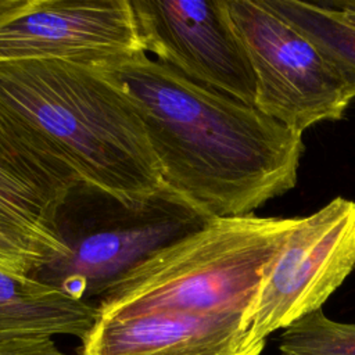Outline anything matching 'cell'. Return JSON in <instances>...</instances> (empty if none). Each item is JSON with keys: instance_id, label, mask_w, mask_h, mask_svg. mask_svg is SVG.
<instances>
[{"instance_id": "obj_1", "label": "cell", "mask_w": 355, "mask_h": 355, "mask_svg": "<svg viewBox=\"0 0 355 355\" xmlns=\"http://www.w3.org/2000/svg\"><path fill=\"white\" fill-rule=\"evenodd\" d=\"M97 67L133 101L164 183L209 219L250 215L295 186L301 133L144 51Z\"/></svg>"}, {"instance_id": "obj_2", "label": "cell", "mask_w": 355, "mask_h": 355, "mask_svg": "<svg viewBox=\"0 0 355 355\" xmlns=\"http://www.w3.org/2000/svg\"><path fill=\"white\" fill-rule=\"evenodd\" d=\"M0 133L67 190L143 205L165 186L133 101L97 65L0 61Z\"/></svg>"}, {"instance_id": "obj_3", "label": "cell", "mask_w": 355, "mask_h": 355, "mask_svg": "<svg viewBox=\"0 0 355 355\" xmlns=\"http://www.w3.org/2000/svg\"><path fill=\"white\" fill-rule=\"evenodd\" d=\"M300 218H214L159 248L98 302L101 311L179 305L208 313L250 309Z\"/></svg>"}, {"instance_id": "obj_4", "label": "cell", "mask_w": 355, "mask_h": 355, "mask_svg": "<svg viewBox=\"0 0 355 355\" xmlns=\"http://www.w3.org/2000/svg\"><path fill=\"white\" fill-rule=\"evenodd\" d=\"M208 220L166 184L143 205H128L101 190L76 184L61 201L54 220L65 252L29 275L76 300L100 301L151 254Z\"/></svg>"}, {"instance_id": "obj_5", "label": "cell", "mask_w": 355, "mask_h": 355, "mask_svg": "<svg viewBox=\"0 0 355 355\" xmlns=\"http://www.w3.org/2000/svg\"><path fill=\"white\" fill-rule=\"evenodd\" d=\"M255 75L254 107L301 133L338 121L355 98L340 69L261 0H226Z\"/></svg>"}, {"instance_id": "obj_6", "label": "cell", "mask_w": 355, "mask_h": 355, "mask_svg": "<svg viewBox=\"0 0 355 355\" xmlns=\"http://www.w3.org/2000/svg\"><path fill=\"white\" fill-rule=\"evenodd\" d=\"M355 269V201L336 197L300 218L243 318L247 341L265 345L276 330L322 309Z\"/></svg>"}, {"instance_id": "obj_7", "label": "cell", "mask_w": 355, "mask_h": 355, "mask_svg": "<svg viewBox=\"0 0 355 355\" xmlns=\"http://www.w3.org/2000/svg\"><path fill=\"white\" fill-rule=\"evenodd\" d=\"M141 49L189 80L254 105L255 75L226 0H132Z\"/></svg>"}, {"instance_id": "obj_8", "label": "cell", "mask_w": 355, "mask_h": 355, "mask_svg": "<svg viewBox=\"0 0 355 355\" xmlns=\"http://www.w3.org/2000/svg\"><path fill=\"white\" fill-rule=\"evenodd\" d=\"M141 51L130 0H28L0 22V61L100 65Z\"/></svg>"}, {"instance_id": "obj_9", "label": "cell", "mask_w": 355, "mask_h": 355, "mask_svg": "<svg viewBox=\"0 0 355 355\" xmlns=\"http://www.w3.org/2000/svg\"><path fill=\"white\" fill-rule=\"evenodd\" d=\"M97 316V304L76 300L29 273L0 266V343L58 334L83 340Z\"/></svg>"}, {"instance_id": "obj_10", "label": "cell", "mask_w": 355, "mask_h": 355, "mask_svg": "<svg viewBox=\"0 0 355 355\" xmlns=\"http://www.w3.org/2000/svg\"><path fill=\"white\" fill-rule=\"evenodd\" d=\"M68 191L0 133V218L46 247L53 258L65 252L54 220Z\"/></svg>"}, {"instance_id": "obj_11", "label": "cell", "mask_w": 355, "mask_h": 355, "mask_svg": "<svg viewBox=\"0 0 355 355\" xmlns=\"http://www.w3.org/2000/svg\"><path fill=\"white\" fill-rule=\"evenodd\" d=\"M300 33L308 37L343 73L355 96V28L337 10L302 0H261Z\"/></svg>"}, {"instance_id": "obj_12", "label": "cell", "mask_w": 355, "mask_h": 355, "mask_svg": "<svg viewBox=\"0 0 355 355\" xmlns=\"http://www.w3.org/2000/svg\"><path fill=\"white\" fill-rule=\"evenodd\" d=\"M280 355H355V322H337L318 309L279 336Z\"/></svg>"}, {"instance_id": "obj_13", "label": "cell", "mask_w": 355, "mask_h": 355, "mask_svg": "<svg viewBox=\"0 0 355 355\" xmlns=\"http://www.w3.org/2000/svg\"><path fill=\"white\" fill-rule=\"evenodd\" d=\"M51 258L53 254L46 247L0 218L1 268L29 273Z\"/></svg>"}, {"instance_id": "obj_14", "label": "cell", "mask_w": 355, "mask_h": 355, "mask_svg": "<svg viewBox=\"0 0 355 355\" xmlns=\"http://www.w3.org/2000/svg\"><path fill=\"white\" fill-rule=\"evenodd\" d=\"M0 355H65L51 338L0 343Z\"/></svg>"}, {"instance_id": "obj_15", "label": "cell", "mask_w": 355, "mask_h": 355, "mask_svg": "<svg viewBox=\"0 0 355 355\" xmlns=\"http://www.w3.org/2000/svg\"><path fill=\"white\" fill-rule=\"evenodd\" d=\"M331 8L337 10L343 19L355 28V0H340V1H324Z\"/></svg>"}, {"instance_id": "obj_16", "label": "cell", "mask_w": 355, "mask_h": 355, "mask_svg": "<svg viewBox=\"0 0 355 355\" xmlns=\"http://www.w3.org/2000/svg\"><path fill=\"white\" fill-rule=\"evenodd\" d=\"M26 1L28 0H0V22L22 10Z\"/></svg>"}]
</instances>
